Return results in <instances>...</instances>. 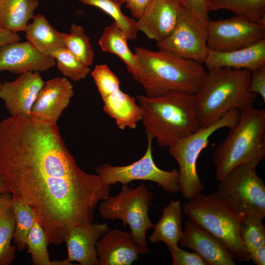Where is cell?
Here are the masks:
<instances>
[{
    "mask_svg": "<svg viewBox=\"0 0 265 265\" xmlns=\"http://www.w3.org/2000/svg\"><path fill=\"white\" fill-rule=\"evenodd\" d=\"M0 174L12 198L30 206L48 244L64 242L72 227L93 223L110 186L80 169L57 124L21 115L0 122Z\"/></svg>",
    "mask_w": 265,
    "mask_h": 265,
    "instance_id": "6da1fadb",
    "label": "cell"
},
{
    "mask_svg": "<svg viewBox=\"0 0 265 265\" xmlns=\"http://www.w3.org/2000/svg\"><path fill=\"white\" fill-rule=\"evenodd\" d=\"M141 110L140 121L146 133L160 147H169L201 127L194 106V95L171 92L151 97H136Z\"/></svg>",
    "mask_w": 265,
    "mask_h": 265,
    "instance_id": "7a4b0ae2",
    "label": "cell"
},
{
    "mask_svg": "<svg viewBox=\"0 0 265 265\" xmlns=\"http://www.w3.org/2000/svg\"><path fill=\"white\" fill-rule=\"evenodd\" d=\"M134 53L140 69L138 82L148 96L171 92L195 95L208 73L202 64L165 51L137 47Z\"/></svg>",
    "mask_w": 265,
    "mask_h": 265,
    "instance_id": "3957f363",
    "label": "cell"
},
{
    "mask_svg": "<svg viewBox=\"0 0 265 265\" xmlns=\"http://www.w3.org/2000/svg\"><path fill=\"white\" fill-rule=\"evenodd\" d=\"M251 71L221 67L208 71L198 92L194 106L200 127H207L232 109L240 112L253 106L258 96L251 92Z\"/></svg>",
    "mask_w": 265,
    "mask_h": 265,
    "instance_id": "277c9868",
    "label": "cell"
},
{
    "mask_svg": "<svg viewBox=\"0 0 265 265\" xmlns=\"http://www.w3.org/2000/svg\"><path fill=\"white\" fill-rule=\"evenodd\" d=\"M265 157V110L252 106L240 112L238 124L215 149L212 159L215 177L219 181L237 167L259 163Z\"/></svg>",
    "mask_w": 265,
    "mask_h": 265,
    "instance_id": "5b68a950",
    "label": "cell"
},
{
    "mask_svg": "<svg viewBox=\"0 0 265 265\" xmlns=\"http://www.w3.org/2000/svg\"><path fill=\"white\" fill-rule=\"evenodd\" d=\"M183 206L189 220L219 239L235 260L249 262L240 236L241 223L245 216L238 212L222 199L216 191L208 195L201 193Z\"/></svg>",
    "mask_w": 265,
    "mask_h": 265,
    "instance_id": "8992f818",
    "label": "cell"
},
{
    "mask_svg": "<svg viewBox=\"0 0 265 265\" xmlns=\"http://www.w3.org/2000/svg\"><path fill=\"white\" fill-rule=\"evenodd\" d=\"M153 196V192L143 183L135 188L123 185L117 195L102 200L99 207L100 213L105 219H119L125 228L129 226L134 242L143 255L150 251L146 234L154 226L148 214Z\"/></svg>",
    "mask_w": 265,
    "mask_h": 265,
    "instance_id": "52a82bcc",
    "label": "cell"
},
{
    "mask_svg": "<svg viewBox=\"0 0 265 265\" xmlns=\"http://www.w3.org/2000/svg\"><path fill=\"white\" fill-rule=\"evenodd\" d=\"M240 112L232 109L215 123L201 127L197 131L168 147V152L178 164L179 183L183 197L189 200L203 190L197 171V161L202 151L208 145L209 138L216 131L235 127Z\"/></svg>",
    "mask_w": 265,
    "mask_h": 265,
    "instance_id": "ba28073f",
    "label": "cell"
},
{
    "mask_svg": "<svg viewBox=\"0 0 265 265\" xmlns=\"http://www.w3.org/2000/svg\"><path fill=\"white\" fill-rule=\"evenodd\" d=\"M259 163L241 164L219 181V196L234 211L246 217L265 216V183L258 175Z\"/></svg>",
    "mask_w": 265,
    "mask_h": 265,
    "instance_id": "9c48e42d",
    "label": "cell"
},
{
    "mask_svg": "<svg viewBox=\"0 0 265 265\" xmlns=\"http://www.w3.org/2000/svg\"><path fill=\"white\" fill-rule=\"evenodd\" d=\"M147 146L145 154L138 160L124 166L103 164L96 168V172L108 185L117 183L127 185L135 180L153 182L169 193L181 191L178 170L166 171L159 168L152 154L153 138L146 133Z\"/></svg>",
    "mask_w": 265,
    "mask_h": 265,
    "instance_id": "30bf717a",
    "label": "cell"
},
{
    "mask_svg": "<svg viewBox=\"0 0 265 265\" xmlns=\"http://www.w3.org/2000/svg\"><path fill=\"white\" fill-rule=\"evenodd\" d=\"M207 24L182 6L175 28L156 46L159 50L202 64L208 51Z\"/></svg>",
    "mask_w": 265,
    "mask_h": 265,
    "instance_id": "8fae6325",
    "label": "cell"
},
{
    "mask_svg": "<svg viewBox=\"0 0 265 265\" xmlns=\"http://www.w3.org/2000/svg\"><path fill=\"white\" fill-rule=\"evenodd\" d=\"M265 38V26L236 16L207 24L209 50L226 52L244 48Z\"/></svg>",
    "mask_w": 265,
    "mask_h": 265,
    "instance_id": "7c38bea8",
    "label": "cell"
},
{
    "mask_svg": "<svg viewBox=\"0 0 265 265\" xmlns=\"http://www.w3.org/2000/svg\"><path fill=\"white\" fill-rule=\"evenodd\" d=\"M74 95L73 86L65 77L44 82L32 107L30 117L49 124H57Z\"/></svg>",
    "mask_w": 265,
    "mask_h": 265,
    "instance_id": "4fadbf2b",
    "label": "cell"
},
{
    "mask_svg": "<svg viewBox=\"0 0 265 265\" xmlns=\"http://www.w3.org/2000/svg\"><path fill=\"white\" fill-rule=\"evenodd\" d=\"M39 72L20 74L12 81H5L0 87V99L10 116L30 117L32 107L44 84Z\"/></svg>",
    "mask_w": 265,
    "mask_h": 265,
    "instance_id": "5bb4252c",
    "label": "cell"
},
{
    "mask_svg": "<svg viewBox=\"0 0 265 265\" xmlns=\"http://www.w3.org/2000/svg\"><path fill=\"white\" fill-rule=\"evenodd\" d=\"M179 243L193 250L206 265H236L232 254L219 239L189 219L186 221Z\"/></svg>",
    "mask_w": 265,
    "mask_h": 265,
    "instance_id": "9a60e30c",
    "label": "cell"
},
{
    "mask_svg": "<svg viewBox=\"0 0 265 265\" xmlns=\"http://www.w3.org/2000/svg\"><path fill=\"white\" fill-rule=\"evenodd\" d=\"M55 59L41 53L28 41L7 44L0 48V72L14 74L42 72L55 65Z\"/></svg>",
    "mask_w": 265,
    "mask_h": 265,
    "instance_id": "2e32d148",
    "label": "cell"
},
{
    "mask_svg": "<svg viewBox=\"0 0 265 265\" xmlns=\"http://www.w3.org/2000/svg\"><path fill=\"white\" fill-rule=\"evenodd\" d=\"M182 6L179 0H153L137 20L138 30L157 42L164 39L175 28Z\"/></svg>",
    "mask_w": 265,
    "mask_h": 265,
    "instance_id": "e0dca14e",
    "label": "cell"
},
{
    "mask_svg": "<svg viewBox=\"0 0 265 265\" xmlns=\"http://www.w3.org/2000/svg\"><path fill=\"white\" fill-rule=\"evenodd\" d=\"M109 230L106 223L82 224L71 228L64 239L68 251L66 260L80 265H98L96 244Z\"/></svg>",
    "mask_w": 265,
    "mask_h": 265,
    "instance_id": "ac0fdd59",
    "label": "cell"
},
{
    "mask_svg": "<svg viewBox=\"0 0 265 265\" xmlns=\"http://www.w3.org/2000/svg\"><path fill=\"white\" fill-rule=\"evenodd\" d=\"M98 265H130L141 251L134 242L131 232L109 230L96 244Z\"/></svg>",
    "mask_w": 265,
    "mask_h": 265,
    "instance_id": "d6986e66",
    "label": "cell"
},
{
    "mask_svg": "<svg viewBox=\"0 0 265 265\" xmlns=\"http://www.w3.org/2000/svg\"><path fill=\"white\" fill-rule=\"evenodd\" d=\"M203 63L208 71L221 67L254 70L265 65V38L248 47L229 52L208 49Z\"/></svg>",
    "mask_w": 265,
    "mask_h": 265,
    "instance_id": "ffe728a7",
    "label": "cell"
},
{
    "mask_svg": "<svg viewBox=\"0 0 265 265\" xmlns=\"http://www.w3.org/2000/svg\"><path fill=\"white\" fill-rule=\"evenodd\" d=\"M102 99L103 110L114 120L119 129L124 130L136 127L141 120V110L136 98L119 89Z\"/></svg>",
    "mask_w": 265,
    "mask_h": 265,
    "instance_id": "44dd1931",
    "label": "cell"
},
{
    "mask_svg": "<svg viewBox=\"0 0 265 265\" xmlns=\"http://www.w3.org/2000/svg\"><path fill=\"white\" fill-rule=\"evenodd\" d=\"M126 34L114 22L105 27L98 44L101 50L119 57L125 64L129 73L137 82L140 69L136 55L130 50Z\"/></svg>",
    "mask_w": 265,
    "mask_h": 265,
    "instance_id": "7402d4cb",
    "label": "cell"
},
{
    "mask_svg": "<svg viewBox=\"0 0 265 265\" xmlns=\"http://www.w3.org/2000/svg\"><path fill=\"white\" fill-rule=\"evenodd\" d=\"M32 19L25 32L27 41L37 50L51 56L54 51L65 47L67 33L56 30L42 14L34 15Z\"/></svg>",
    "mask_w": 265,
    "mask_h": 265,
    "instance_id": "603a6c76",
    "label": "cell"
},
{
    "mask_svg": "<svg viewBox=\"0 0 265 265\" xmlns=\"http://www.w3.org/2000/svg\"><path fill=\"white\" fill-rule=\"evenodd\" d=\"M182 210L180 201L171 200L163 208L162 215L149 237L152 243L163 242L167 246L177 247L182 238Z\"/></svg>",
    "mask_w": 265,
    "mask_h": 265,
    "instance_id": "cb8c5ba5",
    "label": "cell"
},
{
    "mask_svg": "<svg viewBox=\"0 0 265 265\" xmlns=\"http://www.w3.org/2000/svg\"><path fill=\"white\" fill-rule=\"evenodd\" d=\"M39 5L38 0H0V26L14 32L25 31Z\"/></svg>",
    "mask_w": 265,
    "mask_h": 265,
    "instance_id": "d4e9b609",
    "label": "cell"
},
{
    "mask_svg": "<svg viewBox=\"0 0 265 265\" xmlns=\"http://www.w3.org/2000/svg\"><path fill=\"white\" fill-rule=\"evenodd\" d=\"M15 226L12 196L10 192L0 194V265H9L14 261L16 246L11 244Z\"/></svg>",
    "mask_w": 265,
    "mask_h": 265,
    "instance_id": "484cf974",
    "label": "cell"
},
{
    "mask_svg": "<svg viewBox=\"0 0 265 265\" xmlns=\"http://www.w3.org/2000/svg\"><path fill=\"white\" fill-rule=\"evenodd\" d=\"M210 10H226L265 26V0H210Z\"/></svg>",
    "mask_w": 265,
    "mask_h": 265,
    "instance_id": "4316f807",
    "label": "cell"
},
{
    "mask_svg": "<svg viewBox=\"0 0 265 265\" xmlns=\"http://www.w3.org/2000/svg\"><path fill=\"white\" fill-rule=\"evenodd\" d=\"M48 243L44 231L36 218L27 238L26 247L34 265H72L66 259L52 261L47 249Z\"/></svg>",
    "mask_w": 265,
    "mask_h": 265,
    "instance_id": "83f0119b",
    "label": "cell"
},
{
    "mask_svg": "<svg viewBox=\"0 0 265 265\" xmlns=\"http://www.w3.org/2000/svg\"><path fill=\"white\" fill-rule=\"evenodd\" d=\"M88 5L96 7L109 15L126 34L129 40H134L138 31L137 20L125 15L119 0H78Z\"/></svg>",
    "mask_w": 265,
    "mask_h": 265,
    "instance_id": "f1b7e54d",
    "label": "cell"
},
{
    "mask_svg": "<svg viewBox=\"0 0 265 265\" xmlns=\"http://www.w3.org/2000/svg\"><path fill=\"white\" fill-rule=\"evenodd\" d=\"M12 201L15 218L13 240L17 250L21 252L26 248L27 238L36 217L30 206L15 198H12Z\"/></svg>",
    "mask_w": 265,
    "mask_h": 265,
    "instance_id": "f546056e",
    "label": "cell"
},
{
    "mask_svg": "<svg viewBox=\"0 0 265 265\" xmlns=\"http://www.w3.org/2000/svg\"><path fill=\"white\" fill-rule=\"evenodd\" d=\"M64 44L65 48L84 65L88 67L93 65L95 57L94 49L82 26L71 25L70 33L67 34Z\"/></svg>",
    "mask_w": 265,
    "mask_h": 265,
    "instance_id": "4dcf8cb0",
    "label": "cell"
},
{
    "mask_svg": "<svg viewBox=\"0 0 265 265\" xmlns=\"http://www.w3.org/2000/svg\"><path fill=\"white\" fill-rule=\"evenodd\" d=\"M51 56L55 59L61 74L74 82L84 79L90 72V67L82 63L65 47L54 51Z\"/></svg>",
    "mask_w": 265,
    "mask_h": 265,
    "instance_id": "1f68e13d",
    "label": "cell"
},
{
    "mask_svg": "<svg viewBox=\"0 0 265 265\" xmlns=\"http://www.w3.org/2000/svg\"><path fill=\"white\" fill-rule=\"evenodd\" d=\"M263 219L245 216L241 223L240 236L247 255L253 250L265 245V227Z\"/></svg>",
    "mask_w": 265,
    "mask_h": 265,
    "instance_id": "d6a6232c",
    "label": "cell"
},
{
    "mask_svg": "<svg viewBox=\"0 0 265 265\" xmlns=\"http://www.w3.org/2000/svg\"><path fill=\"white\" fill-rule=\"evenodd\" d=\"M91 75L102 98L120 89L118 77L106 64L96 65Z\"/></svg>",
    "mask_w": 265,
    "mask_h": 265,
    "instance_id": "836d02e7",
    "label": "cell"
},
{
    "mask_svg": "<svg viewBox=\"0 0 265 265\" xmlns=\"http://www.w3.org/2000/svg\"><path fill=\"white\" fill-rule=\"evenodd\" d=\"M172 258V265H206L203 260L195 252L190 253L179 246H167Z\"/></svg>",
    "mask_w": 265,
    "mask_h": 265,
    "instance_id": "e575fe53",
    "label": "cell"
},
{
    "mask_svg": "<svg viewBox=\"0 0 265 265\" xmlns=\"http://www.w3.org/2000/svg\"><path fill=\"white\" fill-rule=\"evenodd\" d=\"M192 15L208 23L209 20L210 0H179Z\"/></svg>",
    "mask_w": 265,
    "mask_h": 265,
    "instance_id": "d590c367",
    "label": "cell"
},
{
    "mask_svg": "<svg viewBox=\"0 0 265 265\" xmlns=\"http://www.w3.org/2000/svg\"><path fill=\"white\" fill-rule=\"evenodd\" d=\"M249 89L260 95L265 102V65L251 71Z\"/></svg>",
    "mask_w": 265,
    "mask_h": 265,
    "instance_id": "8d00e7d4",
    "label": "cell"
},
{
    "mask_svg": "<svg viewBox=\"0 0 265 265\" xmlns=\"http://www.w3.org/2000/svg\"><path fill=\"white\" fill-rule=\"evenodd\" d=\"M153 0H119L123 5L125 3L130 11L132 18L137 20L140 18L147 6Z\"/></svg>",
    "mask_w": 265,
    "mask_h": 265,
    "instance_id": "74e56055",
    "label": "cell"
},
{
    "mask_svg": "<svg viewBox=\"0 0 265 265\" xmlns=\"http://www.w3.org/2000/svg\"><path fill=\"white\" fill-rule=\"evenodd\" d=\"M21 37L16 33L0 26V48L9 43L19 42Z\"/></svg>",
    "mask_w": 265,
    "mask_h": 265,
    "instance_id": "f35d334b",
    "label": "cell"
},
{
    "mask_svg": "<svg viewBox=\"0 0 265 265\" xmlns=\"http://www.w3.org/2000/svg\"><path fill=\"white\" fill-rule=\"evenodd\" d=\"M248 258L257 265H265V245L253 250L248 255Z\"/></svg>",
    "mask_w": 265,
    "mask_h": 265,
    "instance_id": "ab89813d",
    "label": "cell"
},
{
    "mask_svg": "<svg viewBox=\"0 0 265 265\" xmlns=\"http://www.w3.org/2000/svg\"><path fill=\"white\" fill-rule=\"evenodd\" d=\"M5 192H10V191L3 178L0 174V194Z\"/></svg>",
    "mask_w": 265,
    "mask_h": 265,
    "instance_id": "60d3db41",
    "label": "cell"
},
{
    "mask_svg": "<svg viewBox=\"0 0 265 265\" xmlns=\"http://www.w3.org/2000/svg\"><path fill=\"white\" fill-rule=\"evenodd\" d=\"M2 83L1 82V79H0V87H1Z\"/></svg>",
    "mask_w": 265,
    "mask_h": 265,
    "instance_id": "b9f144b4",
    "label": "cell"
}]
</instances>
